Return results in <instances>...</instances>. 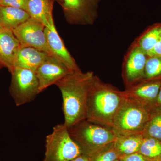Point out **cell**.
<instances>
[{
  "label": "cell",
  "instance_id": "cell-6",
  "mask_svg": "<svg viewBox=\"0 0 161 161\" xmlns=\"http://www.w3.org/2000/svg\"><path fill=\"white\" fill-rule=\"evenodd\" d=\"M9 91L17 106L32 101L40 94L39 83L36 72L14 67L11 73Z\"/></svg>",
  "mask_w": 161,
  "mask_h": 161
},
{
  "label": "cell",
  "instance_id": "cell-10",
  "mask_svg": "<svg viewBox=\"0 0 161 161\" xmlns=\"http://www.w3.org/2000/svg\"><path fill=\"white\" fill-rule=\"evenodd\" d=\"M65 65L54 56L49 55L36 72L40 93L71 73Z\"/></svg>",
  "mask_w": 161,
  "mask_h": 161
},
{
  "label": "cell",
  "instance_id": "cell-14",
  "mask_svg": "<svg viewBox=\"0 0 161 161\" xmlns=\"http://www.w3.org/2000/svg\"><path fill=\"white\" fill-rule=\"evenodd\" d=\"M49 55L33 47H21L15 57L14 68H20L36 72Z\"/></svg>",
  "mask_w": 161,
  "mask_h": 161
},
{
  "label": "cell",
  "instance_id": "cell-22",
  "mask_svg": "<svg viewBox=\"0 0 161 161\" xmlns=\"http://www.w3.org/2000/svg\"><path fill=\"white\" fill-rule=\"evenodd\" d=\"M114 142L92 155L90 157L91 161H115L118 159L120 155L115 150Z\"/></svg>",
  "mask_w": 161,
  "mask_h": 161
},
{
  "label": "cell",
  "instance_id": "cell-16",
  "mask_svg": "<svg viewBox=\"0 0 161 161\" xmlns=\"http://www.w3.org/2000/svg\"><path fill=\"white\" fill-rule=\"evenodd\" d=\"M31 18L29 13L23 9L0 6V26L13 30Z\"/></svg>",
  "mask_w": 161,
  "mask_h": 161
},
{
  "label": "cell",
  "instance_id": "cell-13",
  "mask_svg": "<svg viewBox=\"0 0 161 161\" xmlns=\"http://www.w3.org/2000/svg\"><path fill=\"white\" fill-rule=\"evenodd\" d=\"M20 47L19 42L12 30L0 29V63L10 73L13 69L15 57Z\"/></svg>",
  "mask_w": 161,
  "mask_h": 161
},
{
  "label": "cell",
  "instance_id": "cell-12",
  "mask_svg": "<svg viewBox=\"0 0 161 161\" xmlns=\"http://www.w3.org/2000/svg\"><path fill=\"white\" fill-rule=\"evenodd\" d=\"M47 40L53 56L60 60L71 72L80 70L69 52L67 49L63 40L60 38L53 21L44 28Z\"/></svg>",
  "mask_w": 161,
  "mask_h": 161
},
{
  "label": "cell",
  "instance_id": "cell-25",
  "mask_svg": "<svg viewBox=\"0 0 161 161\" xmlns=\"http://www.w3.org/2000/svg\"><path fill=\"white\" fill-rule=\"evenodd\" d=\"M148 56L161 57V37L150 52L147 53Z\"/></svg>",
  "mask_w": 161,
  "mask_h": 161
},
{
  "label": "cell",
  "instance_id": "cell-27",
  "mask_svg": "<svg viewBox=\"0 0 161 161\" xmlns=\"http://www.w3.org/2000/svg\"><path fill=\"white\" fill-rule=\"evenodd\" d=\"M156 105L161 106V86L159 92L157 100Z\"/></svg>",
  "mask_w": 161,
  "mask_h": 161
},
{
  "label": "cell",
  "instance_id": "cell-17",
  "mask_svg": "<svg viewBox=\"0 0 161 161\" xmlns=\"http://www.w3.org/2000/svg\"><path fill=\"white\" fill-rule=\"evenodd\" d=\"M143 138L141 133L117 135L114 147L120 156L135 153L138 152Z\"/></svg>",
  "mask_w": 161,
  "mask_h": 161
},
{
  "label": "cell",
  "instance_id": "cell-28",
  "mask_svg": "<svg viewBox=\"0 0 161 161\" xmlns=\"http://www.w3.org/2000/svg\"><path fill=\"white\" fill-rule=\"evenodd\" d=\"M3 64H2L0 63V70H1V69L2 68V67H3Z\"/></svg>",
  "mask_w": 161,
  "mask_h": 161
},
{
  "label": "cell",
  "instance_id": "cell-7",
  "mask_svg": "<svg viewBox=\"0 0 161 161\" xmlns=\"http://www.w3.org/2000/svg\"><path fill=\"white\" fill-rule=\"evenodd\" d=\"M100 0H61L64 18L71 25L88 26L94 24L98 17Z\"/></svg>",
  "mask_w": 161,
  "mask_h": 161
},
{
  "label": "cell",
  "instance_id": "cell-30",
  "mask_svg": "<svg viewBox=\"0 0 161 161\" xmlns=\"http://www.w3.org/2000/svg\"><path fill=\"white\" fill-rule=\"evenodd\" d=\"M115 161H119V159H116V160H115Z\"/></svg>",
  "mask_w": 161,
  "mask_h": 161
},
{
  "label": "cell",
  "instance_id": "cell-2",
  "mask_svg": "<svg viewBox=\"0 0 161 161\" xmlns=\"http://www.w3.org/2000/svg\"><path fill=\"white\" fill-rule=\"evenodd\" d=\"M125 98L123 91L96 76L88 98L86 119L112 129L115 115Z\"/></svg>",
  "mask_w": 161,
  "mask_h": 161
},
{
  "label": "cell",
  "instance_id": "cell-3",
  "mask_svg": "<svg viewBox=\"0 0 161 161\" xmlns=\"http://www.w3.org/2000/svg\"><path fill=\"white\" fill-rule=\"evenodd\" d=\"M70 135L81 153L91 157L98 150L115 141L112 129L85 119L68 128Z\"/></svg>",
  "mask_w": 161,
  "mask_h": 161
},
{
  "label": "cell",
  "instance_id": "cell-26",
  "mask_svg": "<svg viewBox=\"0 0 161 161\" xmlns=\"http://www.w3.org/2000/svg\"><path fill=\"white\" fill-rule=\"evenodd\" d=\"M69 161H91V158L88 156L82 154L78 157Z\"/></svg>",
  "mask_w": 161,
  "mask_h": 161
},
{
  "label": "cell",
  "instance_id": "cell-24",
  "mask_svg": "<svg viewBox=\"0 0 161 161\" xmlns=\"http://www.w3.org/2000/svg\"><path fill=\"white\" fill-rule=\"evenodd\" d=\"M119 159V161H151L139 152L128 155L120 156Z\"/></svg>",
  "mask_w": 161,
  "mask_h": 161
},
{
  "label": "cell",
  "instance_id": "cell-23",
  "mask_svg": "<svg viewBox=\"0 0 161 161\" xmlns=\"http://www.w3.org/2000/svg\"><path fill=\"white\" fill-rule=\"evenodd\" d=\"M29 0H0V6H9L27 11Z\"/></svg>",
  "mask_w": 161,
  "mask_h": 161
},
{
  "label": "cell",
  "instance_id": "cell-11",
  "mask_svg": "<svg viewBox=\"0 0 161 161\" xmlns=\"http://www.w3.org/2000/svg\"><path fill=\"white\" fill-rule=\"evenodd\" d=\"M161 86V78L142 80L126 88L123 91L126 97L134 98L150 106L156 105Z\"/></svg>",
  "mask_w": 161,
  "mask_h": 161
},
{
  "label": "cell",
  "instance_id": "cell-29",
  "mask_svg": "<svg viewBox=\"0 0 161 161\" xmlns=\"http://www.w3.org/2000/svg\"><path fill=\"white\" fill-rule=\"evenodd\" d=\"M56 1H58V3L60 4V3H61V0H56Z\"/></svg>",
  "mask_w": 161,
  "mask_h": 161
},
{
  "label": "cell",
  "instance_id": "cell-5",
  "mask_svg": "<svg viewBox=\"0 0 161 161\" xmlns=\"http://www.w3.org/2000/svg\"><path fill=\"white\" fill-rule=\"evenodd\" d=\"M45 148L42 161H69L82 154L64 123L56 125L47 136Z\"/></svg>",
  "mask_w": 161,
  "mask_h": 161
},
{
  "label": "cell",
  "instance_id": "cell-9",
  "mask_svg": "<svg viewBox=\"0 0 161 161\" xmlns=\"http://www.w3.org/2000/svg\"><path fill=\"white\" fill-rule=\"evenodd\" d=\"M147 57V53L132 42L124 56L122 65L125 88L143 80Z\"/></svg>",
  "mask_w": 161,
  "mask_h": 161
},
{
  "label": "cell",
  "instance_id": "cell-4",
  "mask_svg": "<svg viewBox=\"0 0 161 161\" xmlns=\"http://www.w3.org/2000/svg\"><path fill=\"white\" fill-rule=\"evenodd\" d=\"M155 106L147 105L125 96L114 118L112 130L116 135L142 134Z\"/></svg>",
  "mask_w": 161,
  "mask_h": 161
},
{
  "label": "cell",
  "instance_id": "cell-20",
  "mask_svg": "<svg viewBox=\"0 0 161 161\" xmlns=\"http://www.w3.org/2000/svg\"><path fill=\"white\" fill-rule=\"evenodd\" d=\"M139 153L151 161H161V141L144 137Z\"/></svg>",
  "mask_w": 161,
  "mask_h": 161
},
{
  "label": "cell",
  "instance_id": "cell-15",
  "mask_svg": "<svg viewBox=\"0 0 161 161\" xmlns=\"http://www.w3.org/2000/svg\"><path fill=\"white\" fill-rule=\"evenodd\" d=\"M54 0H29L27 12L31 18L47 27L54 21L53 11Z\"/></svg>",
  "mask_w": 161,
  "mask_h": 161
},
{
  "label": "cell",
  "instance_id": "cell-32",
  "mask_svg": "<svg viewBox=\"0 0 161 161\" xmlns=\"http://www.w3.org/2000/svg\"></svg>",
  "mask_w": 161,
  "mask_h": 161
},
{
  "label": "cell",
  "instance_id": "cell-21",
  "mask_svg": "<svg viewBox=\"0 0 161 161\" xmlns=\"http://www.w3.org/2000/svg\"><path fill=\"white\" fill-rule=\"evenodd\" d=\"M161 78V57H147L143 80Z\"/></svg>",
  "mask_w": 161,
  "mask_h": 161
},
{
  "label": "cell",
  "instance_id": "cell-31",
  "mask_svg": "<svg viewBox=\"0 0 161 161\" xmlns=\"http://www.w3.org/2000/svg\"><path fill=\"white\" fill-rule=\"evenodd\" d=\"M1 28H2V27H1V26H0V29H1Z\"/></svg>",
  "mask_w": 161,
  "mask_h": 161
},
{
  "label": "cell",
  "instance_id": "cell-18",
  "mask_svg": "<svg viewBox=\"0 0 161 161\" xmlns=\"http://www.w3.org/2000/svg\"><path fill=\"white\" fill-rule=\"evenodd\" d=\"M161 37V23H157L149 26L133 42L147 54Z\"/></svg>",
  "mask_w": 161,
  "mask_h": 161
},
{
  "label": "cell",
  "instance_id": "cell-19",
  "mask_svg": "<svg viewBox=\"0 0 161 161\" xmlns=\"http://www.w3.org/2000/svg\"><path fill=\"white\" fill-rule=\"evenodd\" d=\"M144 137H151L161 141V106H155L143 131Z\"/></svg>",
  "mask_w": 161,
  "mask_h": 161
},
{
  "label": "cell",
  "instance_id": "cell-1",
  "mask_svg": "<svg viewBox=\"0 0 161 161\" xmlns=\"http://www.w3.org/2000/svg\"><path fill=\"white\" fill-rule=\"evenodd\" d=\"M94 72H71L56 83L62 95L64 123L68 128L86 119L90 90L96 77Z\"/></svg>",
  "mask_w": 161,
  "mask_h": 161
},
{
  "label": "cell",
  "instance_id": "cell-8",
  "mask_svg": "<svg viewBox=\"0 0 161 161\" xmlns=\"http://www.w3.org/2000/svg\"><path fill=\"white\" fill-rule=\"evenodd\" d=\"M45 26L30 18L13 30L22 47H31L53 56L50 49L46 35Z\"/></svg>",
  "mask_w": 161,
  "mask_h": 161
}]
</instances>
